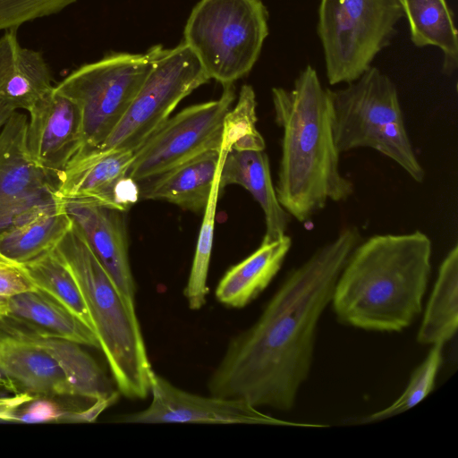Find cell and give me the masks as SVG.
Masks as SVG:
<instances>
[{
	"label": "cell",
	"instance_id": "1f68e13d",
	"mask_svg": "<svg viewBox=\"0 0 458 458\" xmlns=\"http://www.w3.org/2000/svg\"><path fill=\"white\" fill-rule=\"evenodd\" d=\"M14 110L0 99V131L9 120Z\"/></svg>",
	"mask_w": 458,
	"mask_h": 458
},
{
	"label": "cell",
	"instance_id": "d6986e66",
	"mask_svg": "<svg viewBox=\"0 0 458 458\" xmlns=\"http://www.w3.org/2000/svg\"><path fill=\"white\" fill-rule=\"evenodd\" d=\"M53 89L42 53L22 47L17 30H7L0 38V99L14 111H29Z\"/></svg>",
	"mask_w": 458,
	"mask_h": 458
},
{
	"label": "cell",
	"instance_id": "7c38bea8",
	"mask_svg": "<svg viewBox=\"0 0 458 458\" xmlns=\"http://www.w3.org/2000/svg\"><path fill=\"white\" fill-rule=\"evenodd\" d=\"M27 125V115L14 111L0 131V235L61 200L59 175L29 156Z\"/></svg>",
	"mask_w": 458,
	"mask_h": 458
},
{
	"label": "cell",
	"instance_id": "30bf717a",
	"mask_svg": "<svg viewBox=\"0 0 458 458\" xmlns=\"http://www.w3.org/2000/svg\"><path fill=\"white\" fill-rule=\"evenodd\" d=\"M208 81L196 55L184 42L170 49L157 45L154 66L130 107L109 137L94 149L134 152L185 97Z\"/></svg>",
	"mask_w": 458,
	"mask_h": 458
},
{
	"label": "cell",
	"instance_id": "4316f807",
	"mask_svg": "<svg viewBox=\"0 0 458 458\" xmlns=\"http://www.w3.org/2000/svg\"><path fill=\"white\" fill-rule=\"evenodd\" d=\"M219 192L218 177L204 210V216L198 236L190 275L183 291L188 307L192 310H200L207 301V295L208 293L207 282L213 247L216 209Z\"/></svg>",
	"mask_w": 458,
	"mask_h": 458
},
{
	"label": "cell",
	"instance_id": "44dd1931",
	"mask_svg": "<svg viewBox=\"0 0 458 458\" xmlns=\"http://www.w3.org/2000/svg\"><path fill=\"white\" fill-rule=\"evenodd\" d=\"M291 246L292 239L287 234L276 241L261 242L255 251L222 276L215 290L217 301L234 309L250 304L279 272Z\"/></svg>",
	"mask_w": 458,
	"mask_h": 458
},
{
	"label": "cell",
	"instance_id": "484cf974",
	"mask_svg": "<svg viewBox=\"0 0 458 458\" xmlns=\"http://www.w3.org/2000/svg\"><path fill=\"white\" fill-rule=\"evenodd\" d=\"M98 416L95 406L66 410L55 397L27 393L0 397V420L21 423L92 422Z\"/></svg>",
	"mask_w": 458,
	"mask_h": 458
},
{
	"label": "cell",
	"instance_id": "6da1fadb",
	"mask_svg": "<svg viewBox=\"0 0 458 458\" xmlns=\"http://www.w3.org/2000/svg\"><path fill=\"white\" fill-rule=\"evenodd\" d=\"M361 240L357 226H344L287 274L256 322L230 340L208 379L209 394L256 408H293L311 369L318 321Z\"/></svg>",
	"mask_w": 458,
	"mask_h": 458
},
{
	"label": "cell",
	"instance_id": "4dcf8cb0",
	"mask_svg": "<svg viewBox=\"0 0 458 458\" xmlns=\"http://www.w3.org/2000/svg\"><path fill=\"white\" fill-rule=\"evenodd\" d=\"M37 289L21 264L0 256V301Z\"/></svg>",
	"mask_w": 458,
	"mask_h": 458
},
{
	"label": "cell",
	"instance_id": "52a82bcc",
	"mask_svg": "<svg viewBox=\"0 0 458 458\" xmlns=\"http://www.w3.org/2000/svg\"><path fill=\"white\" fill-rule=\"evenodd\" d=\"M261 0H200L192 9L183 42L210 79L223 86L246 76L268 35Z\"/></svg>",
	"mask_w": 458,
	"mask_h": 458
},
{
	"label": "cell",
	"instance_id": "2e32d148",
	"mask_svg": "<svg viewBox=\"0 0 458 458\" xmlns=\"http://www.w3.org/2000/svg\"><path fill=\"white\" fill-rule=\"evenodd\" d=\"M0 337L62 338L99 349L88 326L38 288L0 301Z\"/></svg>",
	"mask_w": 458,
	"mask_h": 458
},
{
	"label": "cell",
	"instance_id": "d4e9b609",
	"mask_svg": "<svg viewBox=\"0 0 458 458\" xmlns=\"http://www.w3.org/2000/svg\"><path fill=\"white\" fill-rule=\"evenodd\" d=\"M21 265L38 289L50 294L93 331L78 283L55 248Z\"/></svg>",
	"mask_w": 458,
	"mask_h": 458
},
{
	"label": "cell",
	"instance_id": "4fadbf2b",
	"mask_svg": "<svg viewBox=\"0 0 458 458\" xmlns=\"http://www.w3.org/2000/svg\"><path fill=\"white\" fill-rule=\"evenodd\" d=\"M149 405L141 411L117 416L126 423L261 424L323 428L271 417L242 399L203 396L181 389L154 370L150 375Z\"/></svg>",
	"mask_w": 458,
	"mask_h": 458
},
{
	"label": "cell",
	"instance_id": "3957f363",
	"mask_svg": "<svg viewBox=\"0 0 458 458\" xmlns=\"http://www.w3.org/2000/svg\"><path fill=\"white\" fill-rule=\"evenodd\" d=\"M432 242L423 232L361 240L335 287L338 321L364 330L401 332L420 314L431 273Z\"/></svg>",
	"mask_w": 458,
	"mask_h": 458
},
{
	"label": "cell",
	"instance_id": "e0dca14e",
	"mask_svg": "<svg viewBox=\"0 0 458 458\" xmlns=\"http://www.w3.org/2000/svg\"><path fill=\"white\" fill-rule=\"evenodd\" d=\"M64 203L119 291L135 305L137 288L129 260L125 211L87 202Z\"/></svg>",
	"mask_w": 458,
	"mask_h": 458
},
{
	"label": "cell",
	"instance_id": "83f0119b",
	"mask_svg": "<svg viewBox=\"0 0 458 458\" xmlns=\"http://www.w3.org/2000/svg\"><path fill=\"white\" fill-rule=\"evenodd\" d=\"M257 101L253 88L244 84L240 90L238 101L227 112L223 123L220 151L265 150L264 138L256 127L258 121Z\"/></svg>",
	"mask_w": 458,
	"mask_h": 458
},
{
	"label": "cell",
	"instance_id": "f546056e",
	"mask_svg": "<svg viewBox=\"0 0 458 458\" xmlns=\"http://www.w3.org/2000/svg\"><path fill=\"white\" fill-rule=\"evenodd\" d=\"M77 0H0V30L55 14Z\"/></svg>",
	"mask_w": 458,
	"mask_h": 458
},
{
	"label": "cell",
	"instance_id": "ffe728a7",
	"mask_svg": "<svg viewBox=\"0 0 458 458\" xmlns=\"http://www.w3.org/2000/svg\"><path fill=\"white\" fill-rule=\"evenodd\" d=\"M231 184L243 187L260 206L266 225L262 242L276 241L286 235L291 216L277 199L265 150L227 152L220 169V191Z\"/></svg>",
	"mask_w": 458,
	"mask_h": 458
},
{
	"label": "cell",
	"instance_id": "277c9868",
	"mask_svg": "<svg viewBox=\"0 0 458 458\" xmlns=\"http://www.w3.org/2000/svg\"><path fill=\"white\" fill-rule=\"evenodd\" d=\"M55 249L81 291L118 392L129 399H145L153 369L135 305L123 297L73 221Z\"/></svg>",
	"mask_w": 458,
	"mask_h": 458
},
{
	"label": "cell",
	"instance_id": "8992f818",
	"mask_svg": "<svg viewBox=\"0 0 458 458\" xmlns=\"http://www.w3.org/2000/svg\"><path fill=\"white\" fill-rule=\"evenodd\" d=\"M0 390L92 402L120 394L81 344L53 337H0Z\"/></svg>",
	"mask_w": 458,
	"mask_h": 458
},
{
	"label": "cell",
	"instance_id": "8fae6325",
	"mask_svg": "<svg viewBox=\"0 0 458 458\" xmlns=\"http://www.w3.org/2000/svg\"><path fill=\"white\" fill-rule=\"evenodd\" d=\"M235 100L233 84L216 100L192 105L169 117L133 152L127 176L138 182L205 151H220L223 123Z\"/></svg>",
	"mask_w": 458,
	"mask_h": 458
},
{
	"label": "cell",
	"instance_id": "603a6c76",
	"mask_svg": "<svg viewBox=\"0 0 458 458\" xmlns=\"http://www.w3.org/2000/svg\"><path fill=\"white\" fill-rule=\"evenodd\" d=\"M458 245L443 259L426 307L417 341L421 344H445L456 334L458 326Z\"/></svg>",
	"mask_w": 458,
	"mask_h": 458
},
{
	"label": "cell",
	"instance_id": "7402d4cb",
	"mask_svg": "<svg viewBox=\"0 0 458 458\" xmlns=\"http://www.w3.org/2000/svg\"><path fill=\"white\" fill-rule=\"evenodd\" d=\"M410 38L417 47L432 46L443 54L442 72L453 75L458 67V32L446 0H399Z\"/></svg>",
	"mask_w": 458,
	"mask_h": 458
},
{
	"label": "cell",
	"instance_id": "9c48e42d",
	"mask_svg": "<svg viewBox=\"0 0 458 458\" xmlns=\"http://www.w3.org/2000/svg\"><path fill=\"white\" fill-rule=\"evenodd\" d=\"M157 45L145 54L116 53L72 71L54 89L72 100L82 120L79 153L99 147L113 132L152 70Z\"/></svg>",
	"mask_w": 458,
	"mask_h": 458
},
{
	"label": "cell",
	"instance_id": "5bb4252c",
	"mask_svg": "<svg viewBox=\"0 0 458 458\" xmlns=\"http://www.w3.org/2000/svg\"><path fill=\"white\" fill-rule=\"evenodd\" d=\"M132 158L125 149L78 153L59 175V199L126 211L139 199L137 182L127 176Z\"/></svg>",
	"mask_w": 458,
	"mask_h": 458
},
{
	"label": "cell",
	"instance_id": "ac0fdd59",
	"mask_svg": "<svg viewBox=\"0 0 458 458\" xmlns=\"http://www.w3.org/2000/svg\"><path fill=\"white\" fill-rule=\"evenodd\" d=\"M225 154L210 149L156 176L138 182L140 199L165 200L192 212L204 211Z\"/></svg>",
	"mask_w": 458,
	"mask_h": 458
},
{
	"label": "cell",
	"instance_id": "5b68a950",
	"mask_svg": "<svg viewBox=\"0 0 458 458\" xmlns=\"http://www.w3.org/2000/svg\"><path fill=\"white\" fill-rule=\"evenodd\" d=\"M335 140L340 153L369 148L401 166L415 182L425 171L405 127L394 81L371 66L343 89H329Z\"/></svg>",
	"mask_w": 458,
	"mask_h": 458
},
{
	"label": "cell",
	"instance_id": "9a60e30c",
	"mask_svg": "<svg viewBox=\"0 0 458 458\" xmlns=\"http://www.w3.org/2000/svg\"><path fill=\"white\" fill-rule=\"evenodd\" d=\"M26 145L31 160L58 174L82 147V120L78 106L54 89L29 111Z\"/></svg>",
	"mask_w": 458,
	"mask_h": 458
},
{
	"label": "cell",
	"instance_id": "f1b7e54d",
	"mask_svg": "<svg viewBox=\"0 0 458 458\" xmlns=\"http://www.w3.org/2000/svg\"><path fill=\"white\" fill-rule=\"evenodd\" d=\"M442 344H433L425 360L414 369L403 394L388 407L362 418L360 423L386 420L410 410L433 390L443 361Z\"/></svg>",
	"mask_w": 458,
	"mask_h": 458
},
{
	"label": "cell",
	"instance_id": "7a4b0ae2",
	"mask_svg": "<svg viewBox=\"0 0 458 458\" xmlns=\"http://www.w3.org/2000/svg\"><path fill=\"white\" fill-rule=\"evenodd\" d=\"M271 95L275 121L283 131L276 196L290 216L305 223L329 201H346L354 192L340 171L329 89L308 64L292 89L275 87Z\"/></svg>",
	"mask_w": 458,
	"mask_h": 458
},
{
	"label": "cell",
	"instance_id": "cb8c5ba5",
	"mask_svg": "<svg viewBox=\"0 0 458 458\" xmlns=\"http://www.w3.org/2000/svg\"><path fill=\"white\" fill-rule=\"evenodd\" d=\"M72 224L61 199L55 207L3 233L0 256L24 264L55 248Z\"/></svg>",
	"mask_w": 458,
	"mask_h": 458
},
{
	"label": "cell",
	"instance_id": "ba28073f",
	"mask_svg": "<svg viewBox=\"0 0 458 458\" xmlns=\"http://www.w3.org/2000/svg\"><path fill=\"white\" fill-rule=\"evenodd\" d=\"M403 17L399 0H320L317 33L329 84H348L367 72Z\"/></svg>",
	"mask_w": 458,
	"mask_h": 458
}]
</instances>
